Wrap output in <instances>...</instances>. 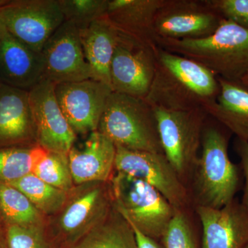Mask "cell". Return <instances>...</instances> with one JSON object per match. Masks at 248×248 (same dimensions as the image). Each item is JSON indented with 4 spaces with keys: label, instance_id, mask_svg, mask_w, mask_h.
<instances>
[{
    "label": "cell",
    "instance_id": "obj_16",
    "mask_svg": "<svg viewBox=\"0 0 248 248\" xmlns=\"http://www.w3.org/2000/svg\"><path fill=\"white\" fill-rule=\"evenodd\" d=\"M68 157L76 185L109 182L115 170L116 146L97 130L89 134L82 148L73 146Z\"/></svg>",
    "mask_w": 248,
    "mask_h": 248
},
{
    "label": "cell",
    "instance_id": "obj_26",
    "mask_svg": "<svg viewBox=\"0 0 248 248\" xmlns=\"http://www.w3.org/2000/svg\"><path fill=\"white\" fill-rule=\"evenodd\" d=\"M32 173L50 186L67 192H71L74 187L66 153L47 151L36 164Z\"/></svg>",
    "mask_w": 248,
    "mask_h": 248
},
{
    "label": "cell",
    "instance_id": "obj_15",
    "mask_svg": "<svg viewBox=\"0 0 248 248\" xmlns=\"http://www.w3.org/2000/svg\"><path fill=\"white\" fill-rule=\"evenodd\" d=\"M202 227V248H246L248 209L235 198L221 208H193Z\"/></svg>",
    "mask_w": 248,
    "mask_h": 248
},
{
    "label": "cell",
    "instance_id": "obj_8",
    "mask_svg": "<svg viewBox=\"0 0 248 248\" xmlns=\"http://www.w3.org/2000/svg\"><path fill=\"white\" fill-rule=\"evenodd\" d=\"M79 186L68 194L55 223L59 237L69 247L103 221L114 206L110 182Z\"/></svg>",
    "mask_w": 248,
    "mask_h": 248
},
{
    "label": "cell",
    "instance_id": "obj_35",
    "mask_svg": "<svg viewBox=\"0 0 248 248\" xmlns=\"http://www.w3.org/2000/svg\"><path fill=\"white\" fill-rule=\"evenodd\" d=\"M0 248H6L4 244L1 242V240H0Z\"/></svg>",
    "mask_w": 248,
    "mask_h": 248
},
{
    "label": "cell",
    "instance_id": "obj_20",
    "mask_svg": "<svg viewBox=\"0 0 248 248\" xmlns=\"http://www.w3.org/2000/svg\"><path fill=\"white\" fill-rule=\"evenodd\" d=\"M220 91L217 99L203 108L236 139L248 140V87L241 81L218 78Z\"/></svg>",
    "mask_w": 248,
    "mask_h": 248
},
{
    "label": "cell",
    "instance_id": "obj_31",
    "mask_svg": "<svg viewBox=\"0 0 248 248\" xmlns=\"http://www.w3.org/2000/svg\"><path fill=\"white\" fill-rule=\"evenodd\" d=\"M235 150L241 159L239 166L245 178L244 193L241 202L248 209V140H241L236 139L235 141Z\"/></svg>",
    "mask_w": 248,
    "mask_h": 248
},
{
    "label": "cell",
    "instance_id": "obj_12",
    "mask_svg": "<svg viewBox=\"0 0 248 248\" xmlns=\"http://www.w3.org/2000/svg\"><path fill=\"white\" fill-rule=\"evenodd\" d=\"M29 97L37 144L48 151L68 154L77 135L60 108L55 84L43 79L29 90Z\"/></svg>",
    "mask_w": 248,
    "mask_h": 248
},
{
    "label": "cell",
    "instance_id": "obj_10",
    "mask_svg": "<svg viewBox=\"0 0 248 248\" xmlns=\"http://www.w3.org/2000/svg\"><path fill=\"white\" fill-rule=\"evenodd\" d=\"M223 19L207 0H166L155 17V35L156 40L205 38Z\"/></svg>",
    "mask_w": 248,
    "mask_h": 248
},
{
    "label": "cell",
    "instance_id": "obj_19",
    "mask_svg": "<svg viewBox=\"0 0 248 248\" xmlns=\"http://www.w3.org/2000/svg\"><path fill=\"white\" fill-rule=\"evenodd\" d=\"M43 79L42 53L28 48L6 31L0 40V83L29 91Z\"/></svg>",
    "mask_w": 248,
    "mask_h": 248
},
{
    "label": "cell",
    "instance_id": "obj_23",
    "mask_svg": "<svg viewBox=\"0 0 248 248\" xmlns=\"http://www.w3.org/2000/svg\"><path fill=\"white\" fill-rule=\"evenodd\" d=\"M0 218L7 226L44 224L43 215L22 193L9 184H0Z\"/></svg>",
    "mask_w": 248,
    "mask_h": 248
},
{
    "label": "cell",
    "instance_id": "obj_32",
    "mask_svg": "<svg viewBox=\"0 0 248 248\" xmlns=\"http://www.w3.org/2000/svg\"><path fill=\"white\" fill-rule=\"evenodd\" d=\"M130 225L133 228L134 233H135V239H136L138 248H164L160 241L152 239L149 236L143 234L135 227L132 226L131 224Z\"/></svg>",
    "mask_w": 248,
    "mask_h": 248
},
{
    "label": "cell",
    "instance_id": "obj_38",
    "mask_svg": "<svg viewBox=\"0 0 248 248\" xmlns=\"http://www.w3.org/2000/svg\"><path fill=\"white\" fill-rule=\"evenodd\" d=\"M0 85H1V83H0Z\"/></svg>",
    "mask_w": 248,
    "mask_h": 248
},
{
    "label": "cell",
    "instance_id": "obj_14",
    "mask_svg": "<svg viewBox=\"0 0 248 248\" xmlns=\"http://www.w3.org/2000/svg\"><path fill=\"white\" fill-rule=\"evenodd\" d=\"M59 104L76 134L97 131L108 99L113 92L110 86L89 79L55 85Z\"/></svg>",
    "mask_w": 248,
    "mask_h": 248
},
{
    "label": "cell",
    "instance_id": "obj_36",
    "mask_svg": "<svg viewBox=\"0 0 248 248\" xmlns=\"http://www.w3.org/2000/svg\"><path fill=\"white\" fill-rule=\"evenodd\" d=\"M0 238H1V227H0Z\"/></svg>",
    "mask_w": 248,
    "mask_h": 248
},
{
    "label": "cell",
    "instance_id": "obj_7",
    "mask_svg": "<svg viewBox=\"0 0 248 248\" xmlns=\"http://www.w3.org/2000/svg\"><path fill=\"white\" fill-rule=\"evenodd\" d=\"M0 18L9 33L37 53L64 22L58 0H0Z\"/></svg>",
    "mask_w": 248,
    "mask_h": 248
},
{
    "label": "cell",
    "instance_id": "obj_24",
    "mask_svg": "<svg viewBox=\"0 0 248 248\" xmlns=\"http://www.w3.org/2000/svg\"><path fill=\"white\" fill-rule=\"evenodd\" d=\"M46 151L39 145L0 148V184H10L32 173Z\"/></svg>",
    "mask_w": 248,
    "mask_h": 248
},
{
    "label": "cell",
    "instance_id": "obj_30",
    "mask_svg": "<svg viewBox=\"0 0 248 248\" xmlns=\"http://www.w3.org/2000/svg\"><path fill=\"white\" fill-rule=\"evenodd\" d=\"M224 19L248 29V0H207Z\"/></svg>",
    "mask_w": 248,
    "mask_h": 248
},
{
    "label": "cell",
    "instance_id": "obj_3",
    "mask_svg": "<svg viewBox=\"0 0 248 248\" xmlns=\"http://www.w3.org/2000/svg\"><path fill=\"white\" fill-rule=\"evenodd\" d=\"M161 48L193 60L217 77L241 81L248 73V29L223 18L211 35L197 40L157 39Z\"/></svg>",
    "mask_w": 248,
    "mask_h": 248
},
{
    "label": "cell",
    "instance_id": "obj_17",
    "mask_svg": "<svg viewBox=\"0 0 248 248\" xmlns=\"http://www.w3.org/2000/svg\"><path fill=\"white\" fill-rule=\"evenodd\" d=\"M38 145L29 91L0 85V148Z\"/></svg>",
    "mask_w": 248,
    "mask_h": 248
},
{
    "label": "cell",
    "instance_id": "obj_28",
    "mask_svg": "<svg viewBox=\"0 0 248 248\" xmlns=\"http://www.w3.org/2000/svg\"><path fill=\"white\" fill-rule=\"evenodd\" d=\"M64 22L73 23L78 29L106 17L108 0H58Z\"/></svg>",
    "mask_w": 248,
    "mask_h": 248
},
{
    "label": "cell",
    "instance_id": "obj_5",
    "mask_svg": "<svg viewBox=\"0 0 248 248\" xmlns=\"http://www.w3.org/2000/svg\"><path fill=\"white\" fill-rule=\"evenodd\" d=\"M114 205L130 224L161 241L177 209L153 186L117 172L110 180Z\"/></svg>",
    "mask_w": 248,
    "mask_h": 248
},
{
    "label": "cell",
    "instance_id": "obj_21",
    "mask_svg": "<svg viewBox=\"0 0 248 248\" xmlns=\"http://www.w3.org/2000/svg\"><path fill=\"white\" fill-rule=\"evenodd\" d=\"M78 29L85 58L92 71L93 79L111 87V62L119 32L106 17Z\"/></svg>",
    "mask_w": 248,
    "mask_h": 248
},
{
    "label": "cell",
    "instance_id": "obj_37",
    "mask_svg": "<svg viewBox=\"0 0 248 248\" xmlns=\"http://www.w3.org/2000/svg\"><path fill=\"white\" fill-rule=\"evenodd\" d=\"M248 248V247H247V248Z\"/></svg>",
    "mask_w": 248,
    "mask_h": 248
},
{
    "label": "cell",
    "instance_id": "obj_1",
    "mask_svg": "<svg viewBox=\"0 0 248 248\" xmlns=\"http://www.w3.org/2000/svg\"><path fill=\"white\" fill-rule=\"evenodd\" d=\"M156 70L145 100L153 108L187 111L203 108L217 99L218 78L193 60L158 47Z\"/></svg>",
    "mask_w": 248,
    "mask_h": 248
},
{
    "label": "cell",
    "instance_id": "obj_33",
    "mask_svg": "<svg viewBox=\"0 0 248 248\" xmlns=\"http://www.w3.org/2000/svg\"><path fill=\"white\" fill-rule=\"evenodd\" d=\"M6 31V28H5L2 21H1V18H0V40H1V39L2 38L3 35H4Z\"/></svg>",
    "mask_w": 248,
    "mask_h": 248
},
{
    "label": "cell",
    "instance_id": "obj_34",
    "mask_svg": "<svg viewBox=\"0 0 248 248\" xmlns=\"http://www.w3.org/2000/svg\"><path fill=\"white\" fill-rule=\"evenodd\" d=\"M241 82L243 84H244L245 86H248V73L241 80Z\"/></svg>",
    "mask_w": 248,
    "mask_h": 248
},
{
    "label": "cell",
    "instance_id": "obj_25",
    "mask_svg": "<svg viewBox=\"0 0 248 248\" xmlns=\"http://www.w3.org/2000/svg\"><path fill=\"white\" fill-rule=\"evenodd\" d=\"M9 185L16 187L27 196L42 215H55L60 213L69 194L44 182L33 173Z\"/></svg>",
    "mask_w": 248,
    "mask_h": 248
},
{
    "label": "cell",
    "instance_id": "obj_13",
    "mask_svg": "<svg viewBox=\"0 0 248 248\" xmlns=\"http://www.w3.org/2000/svg\"><path fill=\"white\" fill-rule=\"evenodd\" d=\"M41 53L44 78L54 84L93 79L79 29L73 23L63 22L47 41Z\"/></svg>",
    "mask_w": 248,
    "mask_h": 248
},
{
    "label": "cell",
    "instance_id": "obj_27",
    "mask_svg": "<svg viewBox=\"0 0 248 248\" xmlns=\"http://www.w3.org/2000/svg\"><path fill=\"white\" fill-rule=\"evenodd\" d=\"M190 210H177L160 241L164 248H202Z\"/></svg>",
    "mask_w": 248,
    "mask_h": 248
},
{
    "label": "cell",
    "instance_id": "obj_18",
    "mask_svg": "<svg viewBox=\"0 0 248 248\" xmlns=\"http://www.w3.org/2000/svg\"><path fill=\"white\" fill-rule=\"evenodd\" d=\"M166 0H108L106 17L119 33L157 48L156 13Z\"/></svg>",
    "mask_w": 248,
    "mask_h": 248
},
{
    "label": "cell",
    "instance_id": "obj_11",
    "mask_svg": "<svg viewBox=\"0 0 248 248\" xmlns=\"http://www.w3.org/2000/svg\"><path fill=\"white\" fill-rule=\"evenodd\" d=\"M158 47L119 33L110 66L112 91L145 99L154 78Z\"/></svg>",
    "mask_w": 248,
    "mask_h": 248
},
{
    "label": "cell",
    "instance_id": "obj_2",
    "mask_svg": "<svg viewBox=\"0 0 248 248\" xmlns=\"http://www.w3.org/2000/svg\"><path fill=\"white\" fill-rule=\"evenodd\" d=\"M229 130L205 125L200 158L192 174L189 191L193 208H221L236 198L241 187V171L228 153Z\"/></svg>",
    "mask_w": 248,
    "mask_h": 248
},
{
    "label": "cell",
    "instance_id": "obj_9",
    "mask_svg": "<svg viewBox=\"0 0 248 248\" xmlns=\"http://www.w3.org/2000/svg\"><path fill=\"white\" fill-rule=\"evenodd\" d=\"M115 170L153 186L177 210L193 208L188 187L164 154L116 146Z\"/></svg>",
    "mask_w": 248,
    "mask_h": 248
},
{
    "label": "cell",
    "instance_id": "obj_4",
    "mask_svg": "<svg viewBox=\"0 0 248 248\" xmlns=\"http://www.w3.org/2000/svg\"><path fill=\"white\" fill-rule=\"evenodd\" d=\"M98 131L116 146L164 154L154 108L145 99L111 93Z\"/></svg>",
    "mask_w": 248,
    "mask_h": 248
},
{
    "label": "cell",
    "instance_id": "obj_6",
    "mask_svg": "<svg viewBox=\"0 0 248 248\" xmlns=\"http://www.w3.org/2000/svg\"><path fill=\"white\" fill-rule=\"evenodd\" d=\"M163 153L188 187L202 148L208 114L203 108L187 111L153 108Z\"/></svg>",
    "mask_w": 248,
    "mask_h": 248
},
{
    "label": "cell",
    "instance_id": "obj_22",
    "mask_svg": "<svg viewBox=\"0 0 248 248\" xmlns=\"http://www.w3.org/2000/svg\"><path fill=\"white\" fill-rule=\"evenodd\" d=\"M68 248H138L128 221L114 205L110 213Z\"/></svg>",
    "mask_w": 248,
    "mask_h": 248
},
{
    "label": "cell",
    "instance_id": "obj_29",
    "mask_svg": "<svg viewBox=\"0 0 248 248\" xmlns=\"http://www.w3.org/2000/svg\"><path fill=\"white\" fill-rule=\"evenodd\" d=\"M6 248H57L49 241L44 224L6 226Z\"/></svg>",
    "mask_w": 248,
    "mask_h": 248
}]
</instances>
